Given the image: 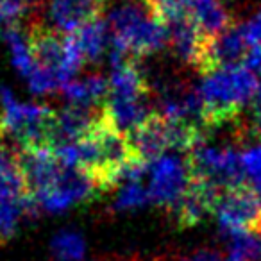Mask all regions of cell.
I'll use <instances>...</instances> for the list:
<instances>
[{"label": "cell", "mask_w": 261, "mask_h": 261, "mask_svg": "<svg viewBox=\"0 0 261 261\" xmlns=\"http://www.w3.org/2000/svg\"><path fill=\"white\" fill-rule=\"evenodd\" d=\"M0 102L2 130L6 140L11 138L16 143L15 150L52 149L50 136L56 111L47 106L16 102L9 90H2Z\"/></svg>", "instance_id": "cell-3"}, {"label": "cell", "mask_w": 261, "mask_h": 261, "mask_svg": "<svg viewBox=\"0 0 261 261\" xmlns=\"http://www.w3.org/2000/svg\"><path fill=\"white\" fill-rule=\"evenodd\" d=\"M61 91L72 104H106L109 98V81L104 79V75L95 73V75L84 77L83 81H68L61 88Z\"/></svg>", "instance_id": "cell-12"}, {"label": "cell", "mask_w": 261, "mask_h": 261, "mask_svg": "<svg viewBox=\"0 0 261 261\" xmlns=\"http://www.w3.org/2000/svg\"><path fill=\"white\" fill-rule=\"evenodd\" d=\"M145 4L160 16L161 22H167V20L174 18L177 15L190 11V4L192 0H145Z\"/></svg>", "instance_id": "cell-17"}, {"label": "cell", "mask_w": 261, "mask_h": 261, "mask_svg": "<svg viewBox=\"0 0 261 261\" xmlns=\"http://www.w3.org/2000/svg\"><path fill=\"white\" fill-rule=\"evenodd\" d=\"M38 210L36 204L25 200V202H0V245L15 236L18 224L23 215L33 213Z\"/></svg>", "instance_id": "cell-14"}, {"label": "cell", "mask_w": 261, "mask_h": 261, "mask_svg": "<svg viewBox=\"0 0 261 261\" xmlns=\"http://www.w3.org/2000/svg\"><path fill=\"white\" fill-rule=\"evenodd\" d=\"M224 190L217 188L204 179L190 177L188 188L174 207L168 211L177 227H193L207 215L215 213V207Z\"/></svg>", "instance_id": "cell-8"}, {"label": "cell", "mask_w": 261, "mask_h": 261, "mask_svg": "<svg viewBox=\"0 0 261 261\" xmlns=\"http://www.w3.org/2000/svg\"><path fill=\"white\" fill-rule=\"evenodd\" d=\"M190 15L206 38L218 36L234 25L232 13L224 4V0H192Z\"/></svg>", "instance_id": "cell-11"}, {"label": "cell", "mask_w": 261, "mask_h": 261, "mask_svg": "<svg viewBox=\"0 0 261 261\" xmlns=\"http://www.w3.org/2000/svg\"><path fill=\"white\" fill-rule=\"evenodd\" d=\"M261 83L249 66H232L206 75L199 86L204 102L202 125L207 133L224 125H236L249 104L256 100Z\"/></svg>", "instance_id": "cell-1"}, {"label": "cell", "mask_w": 261, "mask_h": 261, "mask_svg": "<svg viewBox=\"0 0 261 261\" xmlns=\"http://www.w3.org/2000/svg\"><path fill=\"white\" fill-rule=\"evenodd\" d=\"M50 250L58 261H81L86 250V243L77 232L61 231L52 240Z\"/></svg>", "instance_id": "cell-15"}, {"label": "cell", "mask_w": 261, "mask_h": 261, "mask_svg": "<svg viewBox=\"0 0 261 261\" xmlns=\"http://www.w3.org/2000/svg\"><path fill=\"white\" fill-rule=\"evenodd\" d=\"M245 66H249L257 77H261V47L250 48L249 56L245 59Z\"/></svg>", "instance_id": "cell-22"}, {"label": "cell", "mask_w": 261, "mask_h": 261, "mask_svg": "<svg viewBox=\"0 0 261 261\" xmlns=\"http://www.w3.org/2000/svg\"><path fill=\"white\" fill-rule=\"evenodd\" d=\"M165 25L168 31V45L174 50V54L193 68L202 50L206 36H202L199 27L195 25L190 11L167 20Z\"/></svg>", "instance_id": "cell-10"}, {"label": "cell", "mask_w": 261, "mask_h": 261, "mask_svg": "<svg viewBox=\"0 0 261 261\" xmlns=\"http://www.w3.org/2000/svg\"><path fill=\"white\" fill-rule=\"evenodd\" d=\"M27 4L23 0H0V23L15 25L25 15Z\"/></svg>", "instance_id": "cell-19"}, {"label": "cell", "mask_w": 261, "mask_h": 261, "mask_svg": "<svg viewBox=\"0 0 261 261\" xmlns=\"http://www.w3.org/2000/svg\"><path fill=\"white\" fill-rule=\"evenodd\" d=\"M249 52L250 47L243 38L242 27H240V23H234L218 36L206 38L193 70L202 73L204 77L211 75L218 70L242 65V61H245Z\"/></svg>", "instance_id": "cell-7"}, {"label": "cell", "mask_w": 261, "mask_h": 261, "mask_svg": "<svg viewBox=\"0 0 261 261\" xmlns=\"http://www.w3.org/2000/svg\"><path fill=\"white\" fill-rule=\"evenodd\" d=\"M149 202H150L149 186H143L142 179H136V181H127V185L120 190L113 207L116 211L136 210V207H142Z\"/></svg>", "instance_id": "cell-16"}, {"label": "cell", "mask_w": 261, "mask_h": 261, "mask_svg": "<svg viewBox=\"0 0 261 261\" xmlns=\"http://www.w3.org/2000/svg\"><path fill=\"white\" fill-rule=\"evenodd\" d=\"M149 195L150 202L165 207L167 213L177 204L190 182V170L186 158L161 156L149 163Z\"/></svg>", "instance_id": "cell-6"}, {"label": "cell", "mask_w": 261, "mask_h": 261, "mask_svg": "<svg viewBox=\"0 0 261 261\" xmlns=\"http://www.w3.org/2000/svg\"><path fill=\"white\" fill-rule=\"evenodd\" d=\"M186 163L190 177L204 179L220 190L247 182L242 154L236 152L234 147H211L202 143L186 154Z\"/></svg>", "instance_id": "cell-4"}, {"label": "cell", "mask_w": 261, "mask_h": 261, "mask_svg": "<svg viewBox=\"0 0 261 261\" xmlns=\"http://www.w3.org/2000/svg\"><path fill=\"white\" fill-rule=\"evenodd\" d=\"M106 0H48L47 22L63 36L102 16Z\"/></svg>", "instance_id": "cell-9"}, {"label": "cell", "mask_w": 261, "mask_h": 261, "mask_svg": "<svg viewBox=\"0 0 261 261\" xmlns=\"http://www.w3.org/2000/svg\"><path fill=\"white\" fill-rule=\"evenodd\" d=\"M23 2H25L27 6H33V8H40L45 0H23Z\"/></svg>", "instance_id": "cell-24"}, {"label": "cell", "mask_w": 261, "mask_h": 261, "mask_svg": "<svg viewBox=\"0 0 261 261\" xmlns=\"http://www.w3.org/2000/svg\"><path fill=\"white\" fill-rule=\"evenodd\" d=\"M242 163L247 179L261 175V142L249 143L242 152Z\"/></svg>", "instance_id": "cell-18"}, {"label": "cell", "mask_w": 261, "mask_h": 261, "mask_svg": "<svg viewBox=\"0 0 261 261\" xmlns=\"http://www.w3.org/2000/svg\"><path fill=\"white\" fill-rule=\"evenodd\" d=\"M111 50L130 58H142L168 45L167 25L145 4V0H127L108 16Z\"/></svg>", "instance_id": "cell-2"}, {"label": "cell", "mask_w": 261, "mask_h": 261, "mask_svg": "<svg viewBox=\"0 0 261 261\" xmlns=\"http://www.w3.org/2000/svg\"><path fill=\"white\" fill-rule=\"evenodd\" d=\"M240 27H242L243 38L250 48L261 47V9L252 16H249L243 23H240Z\"/></svg>", "instance_id": "cell-20"}, {"label": "cell", "mask_w": 261, "mask_h": 261, "mask_svg": "<svg viewBox=\"0 0 261 261\" xmlns=\"http://www.w3.org/2000/svg\"><path fill=\"white\" fill-rule=\"evenodd\" d=\"M168 261H224L222 254L215 249H197L190 254H181Z\"/></svg>", "instance_id": "cell-21"}, {"label": "cell", "mask_w": 261, "mask_h": 261, "mask_svg": "<svg viewBox=\"0 0 261 261\" xmlns=\"http://www.w3.org/2000/svg\"><path fill=\"white\" fill-rule=\"evenodd\" d=\"M247 182H249V186L254 190V193H256V197L261 202V175H257V177H254V179H249Z\"/></svg>", "instance_id": "cell-23"}, {"label": "cell", "mask_w": 261, "mask_h": 261, "mask_svg": "<svg viewBox=\"0 0 261 261\" xmlns=\"http://www.w3.org/2000/svg\"><path fill=\"white\" fill-rule=\"evenodd\" d=\"M220 231L225 236L238 232H259L261 234V202L249 182L220 193L215 207Z\"/></svg>", "instance_id": "cell-5"}, {"label": "cell", "mask_w": 261, "mask_h": 261, "mask_svg": "<svg viewBox=\"0 0 261 261\" xmlns=\"http://www.w3.org/2000/svg\"><path fill=\"white\" fill-rule=\"evenodd\" d=\"M72 36L75 43L79 45L86 61H97L104 52V48L108 47V43H111L108 20H104L102 16L77 29L75 33H72Z\"/></svg>", "instance_id": "cell-13"}]
</instances>
